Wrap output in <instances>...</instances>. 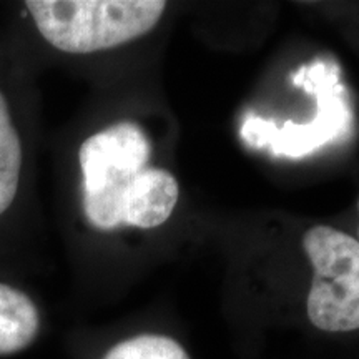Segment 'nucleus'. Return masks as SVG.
<instances>
[{
	"instance_id": "2",
	"label": "nucleus",
	"mask_w": 359,
	"mask_h": 359,
	"mask_svg": "<svg viewBox=\"0 0 359 359\" xmlns=\"http://www.w3.org/2000/svg\"><path fill=\"white\" fill-rule=\"evenodd\" d=\"M35 60L11 27L0 30V275L37 262L39 98Z\"/></svg>"
},
{
	"instance_id": "3",
	"label": "nucleus",
	"mask_w": 359,
	"mask_h": 359,
	"mask_svg": "<svg viewBox=\"0 0 359 359\" xmlns=\"http://www.w3.org/2000/svg\"><path fill=\"white\" fill-rule=\"evenodd\" d=\"M165 8L161 0H25L13 6L8 27L32 55L87 57L145 37Z\"/></svg>"
},
{
	"instance_id": "8",
	"label": "nucleus",
	"mask_w": 359,
	"mask_h": 359,
	"mask_svg": "<svg viewBox=\"0 0 359 359\" xmlns=\"http://www.w3.org/2000/svg\"><path fill=\"white\" fill-rule=\"evenodd\" d=\"M358 208H359V203H358Z\"/></svg>"
},
{
	"instance_id": "7",
	"label": "nucleus",
	"mask_w": 359,
	"mask_h": 359,
	"mask_svg": "<svg viewBox=\"0 0 359 359\" xmlns=\"http://www.w3.org/2000/svg\"><path fill=\"white\" fill-rule=\"evenodd\" d=\"M102 359H191L177 339L143 333L115 343Z\"/></svg>"
},
{
	"instance_id": "4",
	"label": "nucleus",
	"mask_w": 359,
	"mask_h": 359,
	"mask_svg": "<svg viewBox=\"0 0 359 359\" xmlns=\"http://www.w3.org/2000/svg\"><path fill=\"white\" fill-rule=\"evenodd\" d=\"M334 64L318 60L293 75V82L316 98V114L309 123L288 120L278 125L257 115H248L241 123V138L251 148H268L276 156L309 155L318 148L346 137L353 125V114L344 98L343 85Z\"/></svg>"
},
{
	"instance_id": "5",
	"label": "nucleus",
	"mask_w": 359,
	"mask_h": 359,
	"mask_svg": "<svg viewBox=\"0 0 359 359\" xmlns=\"http://www.w3.org/2000/svg\"><path fill=\"white\" fill-rule=\"evenodd\" d=\"M314 268L306 298L309 321L326 333L359 330V241L331 226H314L303 236Z\"/></svg>"
},
{
	"instance_id": "1",
	"label": "nucleus",
	"mask_w": 359,
	"mask_h": 359,
	"mask_svg": "<svg viewBox=\"0 0 359 359\" xmlns=\"http://www.w3.org/2000/svg\"><path fill=\"white\" fill-rule=\"evenodd\" d=\"M151 142L133 120H115L85 135L75 150L80 222L95 235L154 230L172 217L178 183L151 167Z\"/></svg>"
},
{
	"instance_id": "6",
	"label": "nucleus",
	"mask_w": 359,
	"mask_h": 359,
	"mask_svg": "<svg viewBox=\"0 0 359 359\" xmlns=\"http://www.w3.org/2000/svg\"><path fill=\"white\" fill-rule=\"evenodd\" d=\"M42 327L39 304L12 275H0V356L25 351Z\"/></svg>"
}]
</instances>
